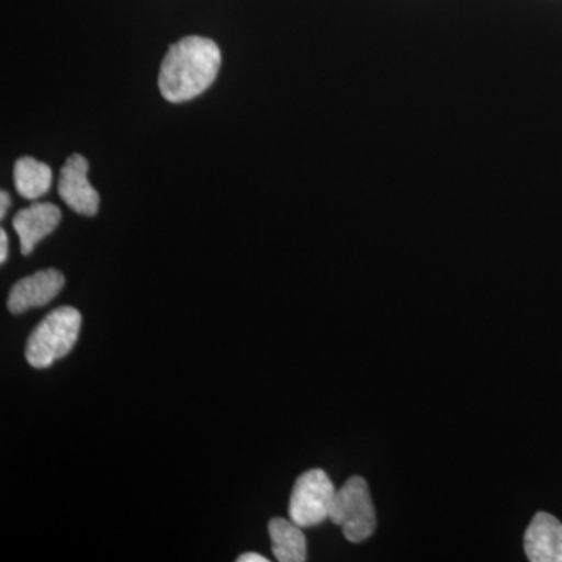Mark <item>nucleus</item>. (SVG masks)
<instances>
[{"label":"nucleus","mask_w":562,"mask_h":562,"mask_svg":"<svg viewBox=\"0 0 562 562\" xmlns=\"http://www.w3.org/2000/svg\"><path fill=\"white\" fill-rule=\"evenodd\" d=\"M81 327V314L72 306L54 310L36 325L29 338L25 358L35 369L50 368L76 346Z\"/></svg>","instance_id":"obj_2"},{"label":"nucleus","mask_w":562,"mask_h":562,"mask_svg":"<svg viewBox=\"0 0 562 562\" xmlns=\"http://www.w3.org/2000/svg\"><path fill=\"white\" fill-rule=\"evenodd\" d=\"M238 562H268V558L258 553H244L236 560Z\"/></svg>","instance_id":"obj_12"},{"label":"nucleus","mask_w":562,"mask_h":562,"mask_svg":"<svg viewBox=\"0 0 562 562\" xmlns=\"http://www.w3.org/2000/svg\"><path fill=\"white\" fill-rule=\"evenodd\" d=\"M524 549L531 562H562V524L549 513H538L525 531Z\"/></svg>","instance_id":"obj_7"},{"label":"nucleus","mask_w":562,"mask_h":562,"mask_svg":"<svg viewBox=\"0 0 562 562\" xmlns=\"http://www.w3.org/2000/svg\"><path fill=\"white\" fill-rule=\"evenodd\" d=\"M330 520L342 528L347 541L360 543L371 538L376 527L375 508L368 483L361 476H351L336 491Z\"/></svg>","instance_id":"obj_3"},{"label":"nucleus","mask_w":562,"mask_h":562,"mask_svg":"<svg viewBox=\"0 0 562 562\" xmlns=\"http://www.w3.org/2000/svg\"><path fill=\"white\" fill-rule=\"evenodd\" d=\"M7 258H9V236H7V232L0 231V262H5Z\"/></svg>","instance_id":"obj_11"},{"label":"nucleus","mask_w":562,"mask_h":562,"mask_svg":"<svg viewBox=\"0 0 562 562\" xmlns=\"http://www.w3.org/2000/svg\"><path fill=\"white\" fill-rule=\"evenodd\" d=\"M61 211L54 203H33L14 216L13 227L20 236L21 250L31 255L41 239L49 236L60 225Z\"/></svg>","instance_id":"obj_8"},{"label":"nucleus","mask_w":562,"mask_h":562,"mask_svg":"<svg viewBox=\"0 0 562 562\" xmlns=\"http://www.w3.org/2000/svg\"><path fill=\"white\" fill-rule=\"evenodd\" d=\"M88 171H90V165H88L87 158L74 154L63 166L58 192L66 205L76 213L83 214V216H95L101 199L88 180Z\"/></svg>","instance_id":"obj_5"},{"label":"nucleus","mask_w":562,"mask_h":562,"mask_svg":"<svg viewBox=\"0 0 562 562\" xmlns=\"http://www.w3.org/2000/svg\"><path fill=\"white\" fill-rule=\"evenodd\" d=\"M63 286H65V276L57 269H46V271L33 273L14 284L7 306L13 314L38 308V306L54 301L60 294Z\"/></svg>","instance_id":"obj_6"},{"label":"nucleus","mask_w":562,"mask_h":562,"mask_svg":"<svg viewBox=\"0 0 562 562\" xmlns=\"http://www.w3.org/2000/svg\"><path fill=\"white\" fill-rule=\"evenodd\" d=\"M10 209V195L5 191L0 192V220H3L7 210Z\"/></svg>","instance_id":"obj_13"},{"label":"nucleus","mask_w":562,"mask_h":562,"mask_svg":"<svg viewBox=\"0 0 562 562\" xmlns=\"http://www.w3.org/2000/svg\"><path fill=\"white\" fill-rule=\"evenodd\" d=\"M269 536L272 541V552L280 562L306 561V538L303 528L292 520L273 517L269 522Z\"/></svg>","instance_id":"obj_9"},{"label":"nucleus","mask_w":562,"mask_h":562,"mask_svg":"<svg viewBox=\"0 0 562 562\" xmlns=\"http://www.w3.org/2000/svg\"><path fill=\"white\" fill-rule=\"evenodd\" d=\"M336 490L330 476L321 469L302 473L290 501V519L301 528L316 527L330 519Z\"/></svg>","instance_id":"obj_4"},{"label":"nucleus","mask_w":562,"mask_h":562,"mask_svg":"<svg viewBox=\"0 0 562 562\" xmlns=\"http://www.w3.org/2000/svg\"><path fill=\"white\" fill-rule=\"evenodd\" d=\"M14 184L22 198L35 201L47 194L52 187V171L49 166L35 158L24 157L14 166Z\"/></svg>","instance_id":"obj_10"},{"label":"nucleus","mask_w":562,"mask_h":562,"mask_svg":"<svg viewBox=\"0 0 562 562\" xmlns=\"http://www.w3.org/2000/svg\"><path fill=\"white\" fill-rule=\"evenodd\" d=\"M221 61V50L214 41L202 36L180 40L161 63L158 85L162 98L172 103L198 98L216 80Z\"/></svg>","instance_id":"obj_1"}]
</instances>
